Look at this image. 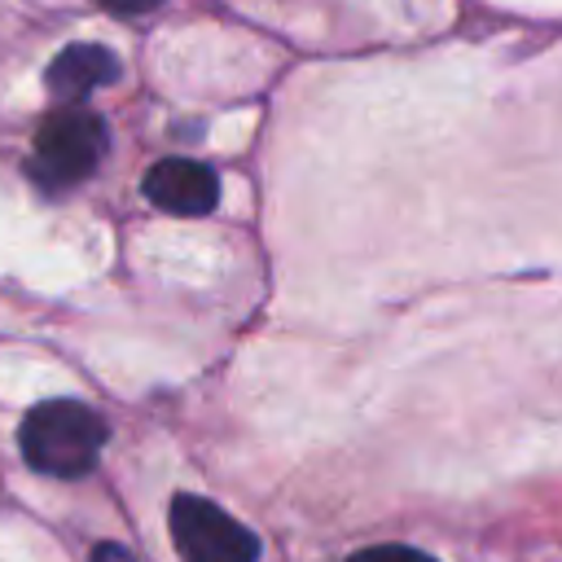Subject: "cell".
Wrapping results in <instances>:
<instances>
[{
    "label": "cell",
    "instance_id": "obj_1",
    "mask_svg": "<svg viewBox=\"0 0 562 562\" xmlns=\"http://www.w3.org/2000/svg\"><path fill=\"white\" fill-rule=\"evenodd\" d=\"M110 430L105 422L79 400H44L22 417L18 443L31 470L53 479H79L97 465Z\"/></svg>",
    "mask_w": 562,
    "mask_h": 562
},
{
    "label": "cell",
    "instance_id": "obj_2",
    "mask_svg": "<svg viewBox=\"0 0 562 562\" xmlns=\"http://www.w3.org/2000/svg\"><path fill=\"white\" fill-rule=\"evenodd\" d=\"M105 145H110L105 119L83 105H66L40 123L31 171L44 184H75L97 171V162L105 158Z\"/></svg>",
    "mask_w": 562,
    "mask_h": 562
},
{
    "label": "cell",
    "instance_id": "obj_3",
    "mask_svg": "<svg viewBox=\"0 0 562 562\" xmlns=\"http://www.w3.org/2000/svg\"><path fill=\"white\" fill-rule=\"evenodd\" d=\"M167 527L184 562H259V536L206 496L180 492L171 501Z\"/></svg>",
    "mask_w": 562,
    "mask_h": 562
},
{
    "label": "cell",
    "instance_id": "obj_4",
    "mask_svg": "<svg viewBox=\"0 0 562 562\" xmlns=\"http://www.w3.org/2000/svg\"><path fill=\"white\" fill-rule=\"evenodd\" d=\"M145 198L171 215H206L220 202V176L193 158H162L140 180Z\"/></svg>",
    "mask_w": 562,
    "mask_h": 562
},
{
    "label": "cell",
    "instance_id": "obj_5",
    "mask_svg": "<svg viewBox=\"0 0 562 562\" xmlns=\"http://www.w3.org/2000/svg\"><path fill=\"white\" fill-rule=\"evenodd\" d=\"M114 79H119V57L101 44H70L44 70V83L61 105H75V101H83L88 92H97Z\"/></svg>",
    "mask_w": 562,
    "mask_h": 562
},
{
    "label": "cell",
    "instance_id": "obj_6",
    "mask_svg": "<svg viewBox=\"0 0 562 562\" xmlns=\"http://www.w3.org/2000/svg\"><path fill=\"white\" fill-rule=\"evenodd\" d=\"M347 562H435V558L422 553V549H413V544H373V549L351 553Z\"/></svg>",
    "mask_w": 562,
    "mask_h": 562
},
{
    "label": "cell",
    "instance_id": "obj_7",
    "mask_svg": "<svg viewBox=\"0 0 562 562\" xmlns=\"http://www.w3.org/2000/svg\"><path fill=\"white\" fill-rule=\"evenodd\" d=\"M97 4H105L110 13H149V9H158L162 0H97Z\"/></svg>",
    "mask_w": 562,
    "mask_h": 562
},
{
    "label": "cell",
    "instance_id": "obj_8",
    "mask_svg": "<svg viewBox=\"0 0 562 562\" xmlns=\"http://www.w3.org/2000/svg\"><path fill=\"white\" fill-rule=\"evenodd\" d=\"M92 562H127V558H123V544H110L105 540V544L92 549Z\"/></svg>",
    "mask_w": 562,
    "mask_h": 562
}]
</instances>
